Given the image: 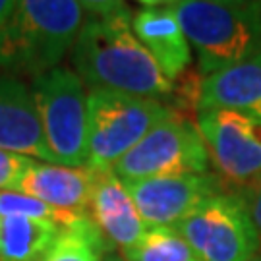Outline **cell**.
Instances as JSON below:
<instances>
[{
  "label": "cell",
  "instance_id": "obj_1",
  "mask_svg": "<svg viewBox=\"0 0 261 261\" xmlns=\"http://www.w3.org/2000/svg\"><path fill=\"white\" fill-rule=\"evenodd\" d=\"M82 31L72 48L74 72L91 89L159 99L172 82L132 29L130 8L120 2H85Z\"/></svg>",
  "mask_w": 261,
  "mask_h": 261
},
{
  "label": "cell",
  "instance_id": "obj_2",
  "mask_svg": "<svg viewBox=\"0 0 261 261\" xmlns=\"http://www.w3.org/2000/svg\"><path fill=\"white\" fill-rule=\"evenodd\" d=\"M87 6L77 0H21L0 28V68L37 77L72 53Z\"/></svg>",
  "mask_w": 261,
  "mask_h": 261
},
{
  "label": "cell",
  "instance_id": "obj_3",
  "mask_svg": "<svg viewBox=\"0 0 261 261\" xmlns=\"http://www.w3.org/2000/svg\"><path fill=\"white\" fill-rule=\"evenodd\" d=\"M168 6L197 55L203 77L261 53V2L180 0Z\"/></svg>",
  "mask_w": 261,
  "mask_h": 261
},
{
  "label": "cell",
  "instance_id": "obj_4",
  "mask_svg": "<svg viewBox=\"0 0 261 261\" xmlns=\"http://www.w3.org/2000/svg\"><path fill=\"white\" fill-rule=\"evenodd\" d=\"M172 114L159 99L91 89L87 93V168L97 172L112 170L159 122Z\"/></svg>",
  "mask_w": 261,
  "mask_h": 261
},
{
  "label": "cell",
  "instance_id": "obj_5",
  "mask_svg": "<svg viewBox=\"0 0 261 261\" xmlns=\"http://www.w3.org/2000/svg\"><path fill=\"white\" fill-rule=\"evenodd\" d=\"M31 97L53 165L87 167V95L74 70L55 68L33 77Z\"/></svg>",
  "mask_w": 261,
  "mask_h": 261
},
{
  "label": "cell",
  "instance_id": "obj_6",
  "mask_svg": "<svg viewBox=\"0 0 261 261\" xmlns=\"http://www.w3.org/2000/svg\"><path fill=\"white\" fill-rule=\"evenodd\" d=\"M209 151L197 124L172 114L132 147L114 165L112 174L124 184L178 174H201L209 168Z\"/></svg>",
  "mask_w": 261,
  "mask_h": 261
},
{
  "label": "cell",
  "instance_id": "obj_7",
  "mask_svg": "<svg viewBox=\"0 0 261 261\" xmlns=\"http://www.w3.org/2000/svg\"><path fill=\"white\" fill-rule=\"evenodd\" d=\"M174 230L201 261H252L261 250V234L242 196L209 197Z\"/></svg>",
  "mask_w": 261,
  "mask_h": 261
},
{
  "label": "cell",
  "instance_id": "obj_8",
  "mask_svg": "<svg viewBox=\"0 0 261 261\" xmlns=\"http://www.w3.org/2000/svg\"><path fill=\"white\" fill-rule=\"evenodd\" d=\"M196 124L226 180L244 190L261 186V116L211 109L197 111Z\"/></svg>",
  "mask_w": 261,
  "mask_h": 261
},
{
  "label": "cell",
  "instance_id": "obj_9",
  "mask_svg": "<svg viewBox=\"0 0 261 261\" xmlns=\"http://www.w3.org/2000/svg\"><path fill=\"white\" fill-rule=\"evenodd\" d=\"M126 188L147 228H174L205 199L223 194L209 172L149 178Z\"/></svg>",
  "mask_w": 261,
  "mask_h": 261
},
{
  "label": "cell",
  "instance_id": "obj_10",
  "mask_svg": "<svg viewBox=\"0 0 261 261\" xmlns=\"http://www.w3.org/2000/svg\"><path fill=\"white\" fill-rule=\"evenodd\" d=\"M95 172L87 167H62L33 159L16 192L74 215H87Z\"/></svg>",
  "mask_w": 261,
  "mask_h": 261
},
{
  "label": "cell",
  "instance_id": "obj_11",
  "mask_svg": "<svg viewBox=\"0 0 261 261\" xmlns=\"http://www.w3.org/2000/svg\"><path fill=\"white\" fill-rule=\"evenodd\" d=\"M0 149L53 165L31 89L14 75H0Z\"/></svg>",
  "mask_w": 261,
  "mask_h": 261
},
{
  "label": "cell",
  "instance_id": "obj_12",
  "mask_svg": "<svg viewBox=\"0 0 261 261\" xmlns=\"http://www.w3.org/2000/svg\"><path fill=\"white\" fill-rule=\"evenodd\" d=\"M93 172V190L89 203L91 221L105 240L118 246L120 252H124L140 240L147 226L141 221L140 211L126 184L114 176L112 170Z\"/></svg>",
  "mask_w": 261,
  "mask_h": 261
},
{
  "label": "cell",
  "instance_id": "obj_13",
  "mask_svg": "<svg viewBox=\"0 0 261 261\" xmlns=\"http://www.w3.org/2000/svg\"><path fill=\"white\" fill-rule=\"evenodd\" d=\"M132 29L170 82L186 72L192 47L168 4L143 6L132 16Z\"/></svg>",
  "mask_w": 261,
  "mask_h": 261
},
{
  "label": "cell",
  "instance_id": "obj_14",
  "mask_svg": "<svg viewBox=\"0 0 261 261\" xmlns=\"http://www.w3.org/2000/svg\"><path fill=\"white\" fill-rule=\"evenodd\" d=\"M211 109L261 116V53L201 80L197 111Z\"/></svg>",
  "mask_w": 261,
  "mask_h": 261
},
{
  "label": "cell",
  "instance_id": "obj_15",
  "mask_svg": "<svg viewBox=\"0 0 261 261\" xmlns=\"http://www.w3.org/2000/svg\"><path fill=\"white\" fill-rule=\"evenodd\" d=\"M60 230L47 221L0 215V261H43Z\"/></svg>",
  "mask_w": 261,
  "mask_h": 261
},
{
  "label": "cell",
  "instance_id": "obj_16",
  "mask_svg": "<svg viewBox=\"0 0 261 261\" xmlns=\"http://www.w3.org/2000/svg\"><path fill=\"white\" fill-rule=\"evenodd\" d=\"M103 236L89 217L62 228L43 261H103Z\"/></svg>",
  "mask_w": 261,
  "mask_h": 261
},
{
  "label": "cell",
  "instance_id": "obj_17",
  "mask_svg": "<svg viewBox=\"0 0 261 261\" xmlns=\"http://www.w3.org/2000/svg\"><path fill=\"white\" fill-rule=\"evenodd\" d=\"M122 255L126 261H201L174 228H147Z\"/></svg>",
  "mask_w": 261,
  "mask_h": 261
},
{
  "label": "cell",
  "instance_id": "obj_18",
  "mask_svg": "<svg viewBox=\"0 0 261 261\" xmlns=\"http://www.w3.org/2000/svg\"><path fill=\"white\" fill-rule=\"evenodd\" d=\"M0 215L2 217H25L35 221L55 223L60 228H70L77 224L87 215H74L68 211H60L55 207L39 201L35 197H29L19 192H0Z\"/></svg>",
  "mask_w": 261,
  "mask_h": 261
},
{
  "label": "cell",
  "instance_id": "obj_19",
  "mask_svg": "<svg viewBox=\"0 0 261 261\" xmlns=\"http://www.w3.org/2000/svg\"><path fill=\"white\" fill-rule=\"evenodd\" d=\"M33 159L0 149V192H16L23 172Z\"/></svg>",
  "mask_w": 261,
  "mask_h": 261
},
{
  "label": "cell",
  "instance_id": "obj_20",
  "mask_svg": "<svg viewBox=\"0 0 261 261\" xmlns=\"http://www.w3.org/2000/svg\"><path fill=\"white\" fill-rule=\"evenodd\" d=\"M248 194H244V201L248 205V211L252 215L253 223L257 226V230L261 234V186L253 188V190H246Z\"/></svg>",
  "mask_w": 261,
  "mask_h": 261
},
{
  "label": "cell",
  "instance_id": "obj_21",
  "mask_svg": "<svg viewBox=\"0 0 261 261\" xmlns=\"http://www.w3.org/2000/svg\"><path fill=\"white\" fill-rule=\"evenodd\" d=\"M16 8V2L10 0H0V28L4 25V21L8 19V16L12 14V10Z\"/></svg>",
  "mask_w": 261,
  "mask_h": 261
},
{
  "label": "cell",
  "instance_id": "obj_22",
  "mask_svg": "<svg viewBox=\"0 0 261 261\" xmlns=\"http://www.w3.org/2000/svg\"><path fill=\"white\" fill-rule=\"evenodd\" d=\"M103 261H122L120 257H114V255H107V257H103Z\"/></svg>",
  "mask_w": 261,
  "mask_h": 261
},
{
  "label": "cell",
  "instance_id": "obj_23",
  "mask_svg": "<svg viewBox=\"0 0 261 261\" xmlns=\"http://www.w3.org/2000/svg\"><path fill=\"white\" fill-rule=\"evenodd\" d=\"M252 261H261V250H259V252H257V255H255V257H253Z\"/></svg>",
  "mask_w": 261,
  "mask_h": 261
}]
</instances>
